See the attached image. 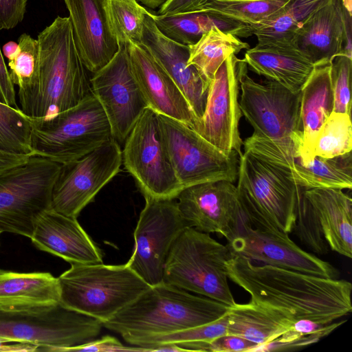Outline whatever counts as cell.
Masks as SVG:
<instances>
[{
	"label": "cell",
	"instance_id": "1",
	"mask_svg": "<svg viewBox=\"0 0 352 352\" xmlns=\"http://www.w3.org/2000/svg\"><path fill=\"white\" fill-rule=\"evenodd\" d=\"M226 267L228 278L250 294L251 302L293 322L330 323L352 311V285L347 280L255 265L236 254Z\"/></svg>",
	"mask_w": 352,
	"mask_h": 352
},
{
	"label": "cell",
	"instance_id": "2",
	"mask_svg": "<svg viewBox=\"0 0 352 352\" xmlns=\"http://www.w3.org/2000/svg\"><path fill=\"white\" fill-rule=\"evenodd\" d=\"M37 40V72L27 85L18 89L17 96L25 115L45 120L75 107L93 92L69 16H57Z\"/></svg>",
	"mask_w": 352,
	"mask_h": 352
},
{
	"label": "cell",
	"instance_id": "3",
	"mask_svg": "<svg viewBox=\"0 0 352 352\" xmlns=\"http://www.w3.org/2000/svg\"><path fill=\"white\" fill-rule=\"evenodd\" d=\"M230 306L163 282L151 287L102 327L129 344L147 337L186 330L224 316Z\"/></svg>",
	"mask_w": 352,
	"mask_h": 352
},
{
	"label": "cell",
	"instance_id": "4",
	"mask_svg": "<svg viewBox=\"0 0 352 352\" xmlns=\"http://www.w3.org/2000/svg\"><path fill=\"white\" fill-rule=\"evenodd\" d=\"M57 278L63 306L102 323L151 287L126 263H71Z\"/></svg>",
	"mask_w": 352,
	"mask_h": 352
},
{
	"label": "cell",
	"instance_id": "5",
	"mask_svg": "<svg viewBox=\"0 0 352 352\" xmlns=\"http://www.w3.org/2000/svg\"><path fill=\"white\" fill-rule=\"evenodd\" d=\"M232 255L227 245L218 242L208 233L188 226L169 252L164 282L234 306L236 302L228 285L226 267Z\"/></svg>",
	"mask_w": 352,
	"mask_h": 352
},
{
	"label": "cell",
	"instance_id": "6",
	"mask_svg": "<svg viewBox=\"0 0 352 352\" xmlns=\"http://www.w3.org/2000/svg\"><path fill=\"white\" fill-rule=\"evenodd\" d=\"M237 194L252 225L292 232L302 187L289 173L245 152L239 157Z\"/></svg>",
	"mask_w": 352,
	"mask_h": 352
},
{
	"label": "cell",
	"instance_id": "7",
	"mask_svg": "<svg viewBox=\"0 0 352 352\" xmlns=\"http://www.w3.org/2000/svg\"><path fill=\"white\" fill-rule=\"evenodd\" d=\"M32 119V154L62 164L82 157L112 139L107 117L93 93L51 118Z\"/></svg>",
	"mask_w": 352,
	"mask_h": 352
},
{
	"label": "cell",
	"instance_id": "8",
	"mask_svg": "<svg viewBox=\"0 0 352 352\" xmlns=\"http://www.w3.org/2000/svg\"><path fill=\"white\" fill-rule=\"evenodd\" d=\"M62 164L32 155L0 174V232L30 238L40 214L51 208Z\"/></svg>",
	"mask_w": 352,
	"mask_h": 352
},
{
	"label": "cell",
	"instance_id": "9",
	"mask_svg": "<svg viewBox=\"0 0 352 352\" xmlns=\"http://www.w3.org/2000/svg\"><path fill=\"white\" fill-rule=\"evenodd\" d=\"M239 104L242 115L254 129L252 137L272 142L300 141L301 91L292 92L274 80L256 81L238 60Z\"/></svg>",
	"mask_w": 352,
	"mask_h": 352
},
{
	"label": "cell",
	"instance_id": "10",
	"mask_svg": "<svg viewBox=\"0 0 352 352\" xmlns=\"http://www.w3.org/2000/svg\"><path fill=\"white\" fill-rule=\"evenodd\" d=\"M122 163L144 197L173 199L183 189L172 165L157 114L147 107L124 142Z\"/></svg>",
	"mask_w": 352,
	"mask_h": 352
},
{
	"label": "cell",
	"instance_id": "11",
	"mask_svg": "<svg viewBox=\"0 0 352 352\" xmlns=\"http://www.w3.org/2000/svg\"><path fill=\"white\" fill-rule=\"evenodd\" d=\"M166 148L183 188L221 180L234 183L239 156L227 154L201 137L189 125L157 114Z\"/></svg>",
	"mask_w": 352,
	"mask_h": 352
},
{
	"label": "cell",
	"instance_id": "12",
	"mask_svg": "<svg viewBox=\"0 0 352 352\" xmlns=\"http://www.w3.org/2000/svg\"><path fill=\"white\" fill-rule=\"evenodd\" d=\"M102 322L60 302L44 311L27 314L0 312V336L35 344L39 351L64 352L90 342L99 335Z\"/></svg>",
	"mask_w": 352,
	"mask_h": 352
},
{
	"label": "cell",
	"instance_id": "13",
	"mask_svg": "<svg viewBox=\"0 0 352 352\" xmlns=\"http://www.w3.org/2000/svg\"><path fill=\"white\" fill-rule=\"evenodd\" d=\"M134 230V248L126 263L152 287L164 282L165 263L177 238L188 226L173 199L144 197Z\"/></svg>",
	"mask_w": 352,
	"mask_h": 352
},
{
	"label": "cell",
	"instance_id": "14",
	"mask_svg": "<svg viewBox=\"0 0 352 352\" xmlns=\"http://www.w3.org/2000/svg\"><path fill=\"white\" fill-rule=\"evenodd\" d=\"M122 153L113 138L91 152L62 165L54 184L51 208L76 218L120 170Z\"/></svg>",
	"mask_w": 352,
	"mask_h": 352
},
{
	"label": "cell",
	"instance_id": "15",
	"mask_svg": "<svg viewBox=\"0 0 352 352\" xmlns=\"http://www.w3.org/2000/svg\"><path fill=\"white\" fill-rule=\"evenodd\" d=\"M227 246L233 254L252 261L330 278H338L339 276L338 270L330 263L302 250L288 234L252 225L244 213Z\"/></svg>",
	"mask_w": 352,
	"mask_h": 352
},
{
	"label": "cell",
	"instance_id": "16",
	"mask_svg": "<svg viewBox=\"0 0 352 352\" xmlns=\"http://www.w3.org/2000/svg\"><path fill=\"white\" fill-rule=\"evenodd\" d=\"M90 82L107 117L112 138L124 144L148 107L134 78L126 44H119L113 58L93 74Z\"/></svg>",
	"mask_w": 352,
	"mask_h": 352
},
{
	"label": "cell",
	"instance_id": "17",
	"mask_svg": "<svg viewBox=\"0 0 352 352\" xmlns=\"http://www.w3.org/2000/svg\"><path fill=\"white\" fill-rule=\"evenodd\" d=\"M238 60L232 54L218 68L209 83L203 115L194 122L192 129L226 153L236 152L240 157L243 141L239 129L242 113Z\"/></svg>",
	"mask_w": 352,
	"mask_h": 352
},
{
	"label": "cell",
	"instance_id": "18",
	"mask_svg": "<svg viewBox=\"0 0 352 352\" xmlns=\"http://www.w3.org/2000/svg\"><path fill=\"white\" fill-rule=\"evenodd\" d=\"M176 199L179 211L189 227L217 233L228 241L243 219V209L232 182L221 180L183 188Z\"/></svg>",
	"mask_w": 352,
	"mask_h": 352
},
{
	"label": "cell",
	"instance_id": "19",
	"mask_svg": "<svg viewBox=\"0 0 352 352\" xmlns=\"http://www.w3.org/2000/svg\"><path fill=\"white\" fill-rule=\"evenodd\" d=\"M126 45L131 69L147 107L192 128L195 117L176 83L142 44Z\"/></svg>",
	"mask_w": 352,
	"mask_h": 352
},
{
	"label": "cell",
	"instance_id": "20",
	"mask_svg": "<svg viewBox=\"0 0 352 352\" xmlns=\"http://www.w3.org/2000/svg\"><path fill=\"white\" fill-rule=\"evenodd\" d=\"M141 44L180 89L192 109L195 121L199 119L204 111L209 85L192 65H188V46L164 36L148 10L144 21Z\"/></svg>",
	"mask_w": 352,
	"mask_h": 352
},
{
	"label": "cell",
	"instance_id": "21",
	"mask_svg": "<svg viewBox=\"0 0 352 352\" xmlns=\"http://www.w3.org/2000/svg\"><path fill=\"white\" fill-rule=\"evenodd\" d=\"M74 38L87 69L95 73L115 56L119 45L110 28L104 0H64Z\"/></svg>",
	"mask_w": 352,
	"mask_h": 352
},
{
	"label": "cell",
	"instance_id": "22",
	"mask_svg": "<svg viewBox=\"0 0 352 352\" xmlns=\"http://www.w3.org/2000/svg\"><path fill=\"white\" fill-rule=\"evenodd\" d=\"M38 250L71 263H102L100 250L76 218L63 215L52 208L38 217L30 237Z\"/></svg>",
	"mask_w": 352,
	"mask_h": 352
},
{
	"label": "cell",
	"instance_id": "23",
	"mask_svg": "<svg viewBox=\"0 0 352 352\" xmlns=\"http://www.w3.org/2000/svg\"><path fill=\"white\" fill-rule=\"evenodd\" d=\"M59 303L58 278L52 274L0 272L1 313H37Z\"/></svg>",
	"mask_w": 352,
	"mask_h": 352
},
{
	"label": "cell",
	"instance_id": "24",
	"mask_svg": "<svg viewBox=\"0 0 352 352\" xmlns=\"http://www.w3.org/2000/svg\"><path fill=\"white\" fill-rule=\"evenodd\" d=\"M243 61L256 74L290 91H301L316 65L292 45L258 42L246 50Z\"/></svg>",
	"mask_w": 352,
	"mask_h": 352
},
{
	"label": "cell",
	"instance_id": "25",
	"mask_svg": "<svg viewBox=\"0 0 352 352\" xmlns=\"http://www.w3.org/2000/svg\"><path fill=\"white\" fill-rule=\"evenodd\" d=\"M292 45L316 66L342 55L344 33L338 0L311 14L296 31Z\"/></svg>",
	"mask_w": 352,
	"mask_h": 352
},
{
	"label": "cell",
	"instance_id": "26",
	"mask_svg": "<svg viewBox=\"0 0 352 352\" xmlns=\"http://www.w3.org/2000/svg\"><path fill=\"white\" fill-rule=\"evenodd\" d=\"M320 224L324 238L331 250L352 256V200L341 189H303Z\"/></svg>",
	"mask_w": 352,
	"mask_h": 352
},
{
	"label": "cell",
	"instance_id": "27",
	"mask_svg": "<svg viewBox=\"0 0 352 352\" xmlns=\"http://www.w3.org/2000/svg\"><path fill=\"white\" fill-rule=\"evenodd\" d=\"M331 64L316 65L301 89L300 130L302 138V157L306 165L314 157L312 150L321 126L333 111Z\"/></svg>",
	"mask_w": 352,
	"mask_h": 352
},
{
	"label": "cell",
	"instance_id": "28",
	"mask_svg": "<svg viewBox=\"0 0 352 352\" xmlns=\"http://www.w3.org/2000/svg\"><path fill=\"white\" fill-rule=\"evenodd\" d=\"M151 14L164 36L186 45L195 43L214 26L238 37L252 36L246 24L199 10L173 15H159L152 12Z\"/></svg>",
	"mask_w": 352,
	"mask_h": 352
},
{
	"label": "cell",
	"instance_id": "29",
	"mask_svg": "<svg viewBox=\"0 0 352 352\" xmlns=\"http://www.w3.org/2000/svg\"><path fill=\"white\" fill-rule=\"evenodd\" d=\"M226 317L227 335L245 338L258 346L269 344L291 330L294 322L251 301L230 307Z\"/></svg>",
	"mask_w": 352,
	"mask_h": 352
},
{
	"label": "cell",
	"instance_id": "30",
	"mask_svg": "<svg viewBox=\"0 0 352 352\" xmlns=\"http://www.w3.org/2000/svg\"><path fill=\"white\" fill-rule=\"evenodd\" d=\"M331 0H289L261 23L250 26L258 42L292 45L296 31L316 10Z\"/></svg>",
	"mask_w": 352,
	"mask_h": 352
},
{
	"label": "cell",
	"instance_id": "31",
	"mask_svg": "<svg viewBox=\"0 0 352 352\" xmlns=\"http://www.w3.org/2000/svg\"><path fill=\"white\" fill-rule=\"evenodd\" d=\"M188 46V65H192L208 85L228 57L250 48L239 37L217 26L203 34L195 43Z\"/></svg>",
	"mask_w": 352,
	"mask_h": 352
},
{
	"label": "cell",
	"instance_id": "32",
	"mask_svg": "<svg viewBox=\"0 0 352 352\" xmlns=\"http://www.w3.org/2000/svg\"><path fill=\"white\" fill-rule=\"evenodd\" d=\"M288 172L300 186L306 188H325L351 189V151L332 158L315 156L306 165L298 162Z\"/></svg>",
	"mask_w": 352,
	"mask_h": 352
},
{
	"label": "cell",
	"instance_id": "33",
	"mask_svg": "<svg viewBox=\"0 0 352 352\" xmlns=\"http://www.w3.org/2000/svg\"><path fill=\"white\" fill-rule=\"evenodd\" d=\"M104 5L118 45L141 43L146 9L137 0H104Z\"/></svg>",
	"mask_w": 352,
	"mask_h": 352
},
{
	"label": "cell",
	"instance_id": "34",
	"mask_svg": "<svg viewBox=\"0 0 352 352\" xmlns=\"http://www.w3.org/2000/svg\"><path fill=\"white\" fill-rule=\"evenodd\" d=\"M288 1L289 0H208L199 10L252 26L274 14Z\"/></svg>",
	"mask_w": 352,
	"mask_h": 352
},
{
	"label": "cell",
	"instance_id": "35",
	"mask_svg": "<svg viewBox=\"0 0 352 352\" xmlns=\"http://www.w3.org/2000/svg\"><path fill=\"white\" fill-rule=\"evenodd\" d=\"M32 133V119L20 108L0 101V151L33 155Z\"/></svg>",
	"mask_w": 352,
	"mask_h": 352
},
{
	"label": "cell",
	"instance_id": "36",
	"mask_svg": "<svg viewBox=\"0 0 352 352\" xmlns=\"http://www.w3.org/2000/svg\"><path fill=\"white\" fill-rule=\"evenodd\" d=\"M352 124L351 115L333 111L319 130L312 155L332 158L351 152Z\"/></svg>",
	"mask_w": 352,
	"mask_h": 352
},
{
	"label": "cell",
	"instance_id": "37",
	"mask_svg": "<svg viewBox=\"0 0 352 352\" xmlns=\"http://www.w3.org/2000/svg\"><path fill=\"white\" fill-rule=\"evenodd\" d=\"M301 190L292 232L300 242L314 254H324L329 248L324 238L320 222L309 201Z\"/></svg>",
	"mask_w": 352,
	"mask_h": 352
},
{
	"label": "cell",
	"instance_id": "38",
	"mask_svg": "<svg viewBox=\"0 0 352 352\" xmlns=\"http://www.w3.org/2000/svg\"><path fill=\"white\" fill-rule=\"evenodd\" d=\"M19 52L13 59L8 60L10 75L18 88L27 85L34 77L39 61V44L37 39L27 34L19 38Z\"/></svg>",
	"mask_w": 352,
	"mask_h": 352
},
{
	"label": "cell",
	"instance_id": "39",
	"mask_svg": "<svg viewBox=\"0 0 352 352\" xmlns=\"http://www.w3.org/2000/svg\"><path fill=\"white\" fill-rule=\"evenodd\" d=\"M352 58L336 57L331 64V80L333 96V111L351 115V76Z\"/></svg>",
	"mask_w": 352,
	"mask_h": 352
},
{
	"label": "cell",
	"instance_id": "40",
	"mask_svg": "<svg viewBox=\"0 0 352 352\" xmlns=\"http://www.w3.org/2000/svg\"><path fill=\"white\" fill-rule=\"evenodd\" d=\"M28 0H0V30L14 28L24 17Z\"/></svg>",
	"mask_w": 352,
	"mask_h": 352
},
{
	"label": "cell",
	"instance_id": "41",
	"mask_svg": "<svg viewBox=\"0 0 352 352\" xmlns=\"http://www.w3.org/2000/svg\"><path fill=\"white\" fill-rule=\"evenodd\" d=\"M67 351H144L142 347L124 346L116 338L104 336L100 340H93L85 344L66 349Z\"/></svg>",
	"mask_w": 352,
	"mask_h": 352
},
{
	"label": "cell",
	"instance_id": "42",
	"mask_svg": "<svg viewBox=\"0 0 352 352\" xmlns=\"http://www.w3.org/2000/svg\"><path fill=\"white\" fill-rule=\"evenodd\" d=\"M257 346L256 344L239 336L226 335L212 342L210 346V351H254Z\"/></svg>",
	"mask_w": 352,
	"mask_h": 352
},
{
	"label": "cell",
	"instance_id": "43",
	"mask_svg": "<svg viewBox=\"0 0 352 352\" xmlns=\"http://www.w3.org/2000/svg\"><path fill=\"white\" fill-rule=\"evenodd\" d=\"M343 322H332L324 324L309 320H298L293 323L291 330L298 332L302 336H312L320 340L322 338L328 336Z\"/></svg>",
	"mask_w": 352,
	"mask_h": 352
},
{
	"label": "cell",
	"instance_id": "44",
	"mask_svg": "<svg viewBox=\"0 0 352 352\" xmlns=\"http://www.w3.org/2000/svg\"><path fill=\"white\" fill-rule=\"evenodd\" d=\"M338 2L344 33V48L342 56L352 58V0H338Z\"/></svg>",
	"mask_w": 352,
	"mask_h": 352
},
{
	"label": "cell",
	"instance_id": "45",
	"mask_svg": "<svg viewBox=\"0 0 352 352\" xmlns=\"http://www.w3.org/2000/svg\"><path fill=\"white\" fill-rule=\"evenodd\" d=\"M14 85L0 49V101L9 106L19 108Z\"/></svg>",
	"mask_w": 352,
	"mask_h": 352
},
{
	"label": "cell",
	"instance_id": "46",
	"mask_svg": "<svg viewBox=\"0 0 352 352\" xmlns=\"http://www.w3.org/2000/svg\"><path fill=\"white\" fill-rule=\"evenodd\" d=\"M208 0H168L157 14L173 15L199 10Z\"/></svg>",
	"mask_w": 352,
	"mask_h": 352
},
{
	"label": "cell",
	"instance_id": "47",
	"mask_svg": "<svg viewBox=\"0 0 352 352\" xmlns=\"http://www.w3.org/2000/svg\"><path fill=\"white\" fill-rule=\"evenodd\" d=\"M38 351H39V347L35 344L17 342L0 336L1 352H30Z\"/></svg>",
	"mask_w": 352,
	"mask_h": 352
},
{
	"label": "cell",
	"instance_id": "48",
	"mask_svg": "<svg viewBox=\"0 0 352 352\" xmlns=\"http://www.w3.org/2000/svg\"><path fill=\"white\" fill-rule=\"evenodd\" d=\"M32 155L15 154L0 151V174L25 162Z\"/></svg>",
	"mask_w": 352,
	"mask_h": 352
},
{
	"label": "cell",
	"instance_id": "49",
	"mask_svg": "<svg viewBox=\"0 0 352 352\" xmlns=\"http://www.w3.org/2000/svg\"><path fill=\"white\" fill-rule=\"evenodd\" d=\"M19 52V44L14 41H9L3 46V55L11 60L14 58Z\"/></svg>",
	"mask_w": 352,
	"mask_h": 352
},
{
	"label": "cell",
	"instance_id": "50",
	"mask_svg": "<svg viewBox=\"0 0 352 352\" xmlns=\"http://www.w3.org/2000/svg\"><path fill=\"white\" fill-rule=\"evenodd\" d=\"M138 2L143 4L144 6L149 8L155 9L160 8L168 0H137Z\"/></svg>",
	"mask_w": 352,
	"mask_h": 352
},
{
	"label": "cell",
	"instance_id": "51",
	"mask_svg": "<svg viewBox=\"0 0 352 352\" xmlns=\"http://www.w3.org/2000/svg\"><path fill=\"white\" fill-rule=\"evenodd\" d=\"M1 234V232H0V234Z\"/></svg>",
	"mask_w": 352,
	"mask_h": 352
},
{
	"label": "cell",
	"instance_id": "52",
	"mask_svg": "<svg viewBox=\"0 0 352 352\" xmlns=\"http://www.w3.org/2000/svg\"><path fill=\"white\" fill-rule=\"evenodd\" d=\"M1 271V270H0V272Z\"/></svg>",
	"mask_w": 352,
	"mask_h": 352
}]
</instances>
